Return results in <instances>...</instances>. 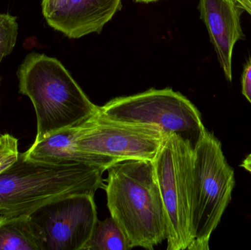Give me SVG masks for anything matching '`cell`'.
<instances>
[{"mask_svg":"<svg viewBox=\"0 0 251 250\" xmlns=\"http://www.w3.org/2000/svg\"><path fill=\"white\" fill-rule=\"evenodd\" d=\"M100 113L118 121L156 126L165 136L176 134L194 149L206 132L197 107L171 88L114 98Z\"/></svg>","mask_w":251,"mask_h":250,"instance_id":"8992f818","label":"cell"},{"mask_svg":"<svg viewBox=\"0 0 251 250\" xmlns=\"http://www.w3.org/2000/svg\"><path fill=\"white\" fill-rule=\"evenodd\" d=\"M16 17L10 14H0V63L13 51L17 40Z\"/></svg>","mask_w":251,"mask_h":250,"instance_id":"5bb4252c","label":"cell"},{"mask_svg":"<svg viewBox=\"0 0 251 250\" xmlns=\"http://www.w3.org/2000/svg\"><path fill=\"white\" fill-rule=\"evenodd\" d=\"M0 250H45L31 216L0 215Z\"/></svg>","mask_w":251,"mask_h":250,"instance_id":"7c38bea8","label":"cell"},{"mask_svg":"<svg viewBox=\"0 0 251 250\" xmlns=\"http://www.w3.org/2000/svg\"><path fill=\"white\" fill-rule=\"evenodd\" d=\"M102 167L85 164H53L19 154L0 174V215L32 216L44 205L75 195H94L104 189Z\"/></svg>","mask_w":251,"mask_h":250,"instance_id":"7a4b0ae2","label":"cell"},{"mask_svg":"<svg viewBox=\"0 0 251 250\" xmlns=\"http://www.w3.org/2000/svg\"><path fill=\"white\" fill-rule=\"evenodd\" d=\"M237 5L251 16V0H235Z\"/></svg>","mask_w":251,"mask_h":250,"instance_id":"e0dca14e","label":"cell"},{"mask_svg":"<svg viewBox=\"0 0 251 250\" xmlns=\"http://www.w3.org/2000/svg\"><path fill=\"white\" fill-rule=\"evenodd\" d=\"M19 154L16 137L9 134L0 136V174L17 161Z\"/></svg>","mask_w":251,"mask_h":250,"instance_id":"9a60e30c","label":"cell"},{"mask_svg":"<svg viewBox=\"0 0 251 250\" xmlns=\"http://www.w3.org/2000/svg\"><path fill=\"white\" fill-rule=\"evenodd\" d=\"M17 76L19 92L30 99L36 114L35 141L79 126L100 111L57 59L32 53Z\"/></svg>","mask_w":251,"mask_h":250,"instance_id":"3957f363","label":"cell"},{"mask_svg":"<svg viewBox=\"0 0 251 250\" xmlns=\"http://www.w3.org/2000/svg\"><path fill=\"white\" fill-rule=\"evenodd\" d=\"M137 2H144V3H149L152 2V1H157V0H135Z\"/></svg>","mask_w":251,"mask_h":250,"instance_id":"d6986e66","label":"cell"},{"mask_svg":"<svg viewBox=\"0 0 251 250\" xmlns=\"http://www.w3.org/2000/svg\"><path fill=\"white\" fill-rule=\"evenodd\" d=\"M132 248L123 230L110 217L103 221L97 220L83 250H128Z\"/></svg>","mask_w":251,"mask_h":250,"instance_id":"4fadbf2b","label":"cell"},{"mask_svg":"<svg viewBox=\"0 0 251 250\" xmlns=\"http://www.w3.org/2000/svg\"><path fill=\"white\" fill-rule=\"evenodd\" d=\"M199 8L223 71L231 82L234 45L246 38L240 22L244 11L235 0H200Z\"/></svg>","mask_w":251,"mask_h":250,"instance_id":"30bf717a","label":"cell"},{"mask_svg":"<svg viewBox=\"0 0 251 250\" xmlns=\"http://www.w3.org/2000/svg\"><path fill=\"white\" fill-rule=\"evenodd\" d=\"M165 135L151 125L126 123L105 117L100 111L79 125L75 135V146L90 154L120 161H153Z\"/></svg>","mask_w":251,"mask_h":250,"instance_id":"52a82bcc","label":"cell"},{"mask_svg":"<svg viewBox=\"0 0 251 250\" xmlns=\"http://www.w3.org/2000/svg\"><path fill=\"white\" fill-rule=\"evenodd\" d=\"M107 207L132 248L153 250L166 240L165 207L151 160L128 159L108 169Z\"/></svg>","mask_w":251,"mask_h":250,"instance_id":"6da1fadb","label":"cell"},{"mask_svg":"<svg viewBox=\"0 0 251 250\" xmlns=\"http://www.w3.org/2000/svg\"><path fill=\"white\" fill-rule=\"evenodd\" d=\"M193 233L190 250H207L211 235L221 223L235 186L221 141L206 130L195 148Z\"/></svg>","mask_w":251,"mask_h":250,"instance_id":"5b68a950","label":"cell"},{"mask_svg":"<svg viewBox=\"0 0 251 250\" xmlns=\"http://www.w3.org/2000/svg\"><path fill=\"white\" fill-rule=\"evenodd\" d=\"M240 166L243 167L245 170H247V171L251 173V154L248 155L247 157L243 160Z\"/></svg>","mask_w":251,"mask_h":250,"instance_id":"ac0fdd59","label":"cell"},{"mask_svg":"<svg viewBox=\"0 0 251 250\" xmlns=\"http://www.w3.org/2000/svg\"><path fill=\"white\" fill-rule=\"evenodd\" d=\"M77 126L54 132L41 140L35 141L23 153L26 158L53 164H85L107 169L119 160L77 149L74 139Z\"/></svg>","mask_w":251,"mask_h":250,"instance_id":"8fae6325","label":"cell"},{"mask_svg":"<svg viewBox=\"0 0 251 250\" xmlns=\"http://www.w3.org/2000/svg\"><path fill=\"white\" fill-rule=\"evenodd\" d=\"M153 161L166 215L167 249L188 250L193 241L195 149L171 134L165 136Z\"/></svg>","mask_w":251,"mask_h":250,"instance_id":"277c9868","label":"cell"},{"mask_svg":"<svg viewBox=\"0 0 251 250\" xmlns=\"http://www.w3.org/2000/svg\"><path fill=\"white\" fill-rule=\"evenodd\" d=\"M94 197L69 195L32 214L45 250H83L98 220Z\"/></svg>","mask_w":251,"mask_h":250,"instance_id":"ba28073f","label":"cell"},{"mask_svg":"<svg viewBox=\"0 0 251 250\" xmlns=\"http://www.w3.org/2000/svg\"><path fill=\"white\" fill-rule=\"evenodd\" d=\"M122 7V0H43L49 24L70 38L99 32Z\"/></svg>","mask_w":251,"mask_h":250,"instance_id":"9c48e42d","label":"cell"},{"mask_svg":"<svg viewBox=\"0 0 251 250\" xmlns=\"http://www.w3.org/2000/svg\"><path fill=\"white\" fill-rule=\"evenodd\" d=\"M242 92L251 104V59L246 63L242 76Z\"/></svg>","mask_w":251,"mask_h":250,"instance_id":"2e32d148","label":"cell"}]
</instances>
